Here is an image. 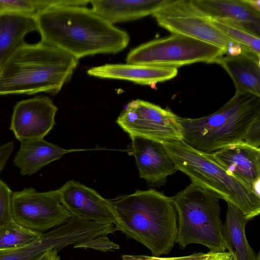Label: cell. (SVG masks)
Wrapping results in <instances>:
<instances>
[{
    "label": "cell",
    "mask_w": 260,
    "mask_h": 260,
    "mask_svg": "<svg viewBox=\"0 0 260 260\" xmlns=\"http://www.w3.org/2000/svg\"><path fill=\"white\" fill-rule=\"evenodd\" d=\"M41 41L77 59L101 53L115 54L128 45V34L82 6L51 5L35 17Z\"/></svg>",
    "instance_id": "obj_1"
},
{
    "label": "cell",
    "mask_w": 260,
    "mask_h": 260,
    "mask_svg": "<svg viewBox=\"0 0 260 260\" xmlns=\"http://www.w3.org/2000/svg\"><path fill=\"white\" fill-rule=\"evenodd\" d=\"M78 60L41 41L24 42L1 65L0 95L56 94L70 79Z\"/></svg>",
    "instance_id": "obj_2"
},
{
    "label": "cell",
    "mask_w": 260,
    "mask_h": 260,
    "mask_svg": "<svg viewBox=\"0 0 260 260\" xmlns=\"http://www.w3.org/2000/svg\"><path fill=\"white\" fill-rule=\"evenodd\" d=\"M116 229L148 248L153 256L167 254L176 243L177 213L171 198L153 189L108 200Z\"/></svg>",
    "instance_id": "obj_3"
},
{
    "label": "cell",
    "mask_w": 260,
    "mask_h": 260,
    "mask_svg": "<svg viewBox=\"0 0 260 260\" xmlns=\"http://www.w3.org/2000/svg\"><path fill=\"white\" fill-rule=\"evenodd\" d=\"M182 140L193 148L211 154L243 143L251 125L260 119V98L235 94L215 112L202 117H178Z\"/></svg>",
    "instance_id": "obj_4"
},
{
    "label": "cell",
    "mask_w": 260,
    "mask_h": 260,
    "mask_svg": "<svg viewBox=\"0 0 260 260\" xmlns=\"http://www.w3.org/2000/svg\"><path fill=\"white\" fill-rule=\"evenodd\" d=\"M177 170L192 183L211 190L240 210L249 220L260 213V195L228 173L209 154L201 152L183 140L162 142Z\"/></svg>",
    "instance_id": "obj_5"
},
{
    "label": "cell",
    "mask_w": 260,
    "mask_h": 260,
    "mask_svg": "<svg viewBox=\"0 0 260 260\" xmlns=\"http://www.w3.org/2000/svg\"><path fill=\"white\" fill-rule=\"evenodd\" d=\"M171 198L178 215L176 243L180 247L196 243L212 251L225 252L219 195L191 183Z\"/></svg>",
    "instance_id": "obj_6"
},
{
    "label": "cell",
    "mask_w": 260,
    "mask_h": 260,
    "mask_svg": "<svg viewBox=\"0 0 260 260\" xmlns=\"http://www.w3.org/2000/svg\"><path fill=\"white\" fill-rule=\"evenodd\" d=\"M214 45L187 36L173 34L132 50L126 63L175 68L197 62L215 63L226 55Z\"/></svg>",
    "instance_id": "obj_7"
},
{
    "label": "cell",
    "mask_w": 260,
    "mask_h": 260,
    "mask_svg": "<svg viewBox=\"0 0 260 260\" xmlns=\"http://www.w3.org/2000/svg\"><path fill=\"white\" fill-rule=\"evenodd\" d=\"M158 24L173 34L183 35L217 46L226 55L251 52L224 35L210 18L198 13L190 1H170L152 15Z\"/></svg>",
    "instance_id": "obj_8"
},
{
    "label": "cell",
    "mask_w": 260,
    "mask_h": 260,
    "mask_svg": "<svg viewBox=\"0 0 260 260\" xmlns=\"http://www.w3.org/2000/svg\"><path fill=\"white\" fill-rule=\"evenodd\" d=\"M11 209L16 222L41 234L65 224L72 216L61 203L58 190L39 192L29 187L13 192Z\"/></svg>",
    "instance_id": "obj_9"
},
{
    "label": "cell",
    "mask_w": 260,
    "mask_h": 260,
    "mask_svg": "<svg viewBox=\"0 0 260 260\" xmlns=\"http://www.w3.org/2000/svg\"><path fill=\"white\" fill-rule=\"evenodd\" d=\"M178 117L169 109L137 99L127 104L116 123L129 137H141L162 143L182 140Z\"/></svg>",
    "instance_id": "obj_10"
},
{
    "label": "cell",
    "mask_w": 260,
    "mask_h": 260,
    "mask_svg": "<svg viewBox=\"0 0 260 260\" xmlns=\"http://www.w3.org/2000/svg\"><path fill=\"white\" fill-rule=\"evenodd\" d=\"M57 110L46 96L20 101L14 107L9 129L20 142L44 139L55 124Z\"/></svg>",
    "instance_id": "obj_11"
},
{
    "label": "cell",
    "mask_w": 260,
    "mask_h": 260,
    "mask_svg": "<svg viewBox=\"0 0 260 260\" xmlns=\"http://www.w3.org/2000/svg\"><path fill=\"white\" fill-rule=\"evenodd\" d=\"M93 232L90 224L75 216L64 224L43 233L32 243L14 250L0 252V260H34L50 249L58 251L71 244L89 239Z\"/></svg>",
    "instance_id": "obj_12"
},
{
    "label": "cell",
    "mask_w": 260,
    "mask_h": 260,
    "mask_svg": "<svg viewBox=\"0 0 260 260\" xmlns=\"http://www.w3.org/2000/svg\"><path fill=\"white\" fill-rule=\"evenodd\" d=\"M58 190L62 205L72 216L102 224H114L117 218L108 200L96 190L74 180L67 182Z\"/></svg>",
    "instance_id": "obj_13"
},
{
    "label": "cell",
    "mask_w": 260,
    "mask_h": 260,
    "mask_svg": "<svg viewBox=\"0 0 260 260\" xmlns=\"http://www.w3.org/2000/svg\"><path fill=\"white\" fill-rule=\"evenodd\" d=\"M130 138L140 178L153 186L165 184L168 177L178 170L162 143L138 136Z\"/></svg>",
    "instance_id": "obj_14"
},
{
    "label": "cell",
    "mask_w": 260,
    "mask_h": 260,
    "mask_svg": "<svg viewBox=\"0 0 260 260\" xmlns=\"http://www.w3.org/2000/svg\"><path fill=\"white\" fill-rule=\"evenodd\" d=\"M209 154L228 173L259 194L260 148L243 142L228 146Z\"/></svg>",
    "instance_id": "obj_15"
},
{
    "label": "cell",
    "mask_w": 260,
    "mask_h": 260,
    "mask_svg": "<svg viewBox=\"0 0 260 260\" xmlns=\"http://www.w3.org/2000/svg\"><path fill=\"white\" fill-rule=\"evenodd\" d=\"M190 2L201 15L233 22L259 36L260 14L244 0H191Z\"/></svg>",
    "instance_id": "obj_16"
},
{
    "label": "cell",
    "mask_w": 260,
    "mask_h": 260,
    "mask_svg": "<svg viewBox=\"0 0 260 260\" xmlns=\"http://www.w3.org/2000/svg\"><path fill=\"white\" fill-rule=\"evenodd\" d=\"M87 73L98 78L127 80L154 88L156 83L175 77L178 69L138 64H106L92 67Z\"/></svg>",
    "instance_id": "obj_17"
},
{
    "label": "cell",
    "mask_w": 260,
    "mask_h": 260,
    "mask_svg": "<svg viewBox=\"0 0 260 260\" xmlns=\"http://www.w3.org/2000/svg\"><path fill=\"white\" fill-rule=\"evenodd\" d=\"M260 57L251 52L225 55L216 60L229 74L235 94H248L260 98Z\"/></svg>",
    "instance_id": "obj_18"
},
{
    "label": "cell",
    "mask_w": 260,
    "mask_h": 260,
    "mask_svg": "<svg viewBox=\"0 0 260 260\" xmlns=\"http://www.w3.org/2000/svg\"><path fill=\"white\" fill-rule=\"evenodd\" d=\"M169 2V0L90 1L92 11L112 24L153 15Z\"/></svg>",
    "instance_id": "obj_19"
},
{
    "label": "cell",
    "mask_w": 260,
    "mask_h": 260,
    "mask_svg": "<svg viewBox=\"0 0 260 260\" xmlns=\"http://www.w3.org/2000/svg\"><path fill=\"white\" fill-rule=\"evenodd\" d=\"M84 150L87 149H65L44 139L26 140L20 142L13 162L21 175L29 176L66 153Z\"/></svg>",
    "instance_id": "obj_20"
},
{
    "label": "cell",
    "mask_w": 260,
    "mask_h": 260,
    "mask_svg": "<svg viewBox=\"0 0 260 260\" xmlns=\"http://www.w3.org/2000/svg\"><path fill=\"white\" fill-rule=\"evenodd\" d=\"M226 219L223 228L224 244L234 260H259L246 238L245 228L249 220L233 204L227 203Z\"/></svg>",
    "instance_id": "obj_21"
},
{
    "label": "cell",
    "mask_w": 260,
    "mask_h": 260,
    "mask_svg": "<svg viewBox=\"0 0 260 260\" xmlns=\"http://www.w3.org/2000/svg\"><path fill=\"white\" fill-rule=\"evenodd\" d=\"M37 30L35 18L32 16L0 14V63L24 42L26 34Z\"/></svg>",
    "instance_id": "obj_22"
},
{
    "label": "cell",
    "mask_w": 260,
    "mask_h": 260,
    "mask_svg": "<svg viewBox=\"0 0 260 260\" xmlns=\"http://www.w3.org/2000/svg\"><path fill=\"white\" fill-rule=\"evenodd\" d=\"M41 234L14 220L0 229V252L26 246L38 239Z\"/></svg>",
    "instance_id": "obj_23"
},
{
    "label": "cell",
    "mask_w": 260,
    "mask_h": 260,
    "mask_svg": "<svg viewBox=\"0 0 260 260\" xmlns=\"http://www.w3.org/2000/svg\"><path fill=\"white\" fill-rule=\"evenodd\" d=\"M210 20L213 24L231 40L260 57L259 36L228 21L213 18H210Z\"/></svg>",
    "instance_id": "obj_24"
},
{
    "label": "cell",
    "mask_w": 260,
    "mask_h": 260,
    "mask_svg": "<svg viewBox=\"0 0 260 260\" xmlns=\"http://www.w3.org/2000/svg\"><path fill=\"white\" fill-rule=\"evenodd\" d=\"M44 8L43 0H0V14L35 17Z\"/></svg>",
    "instance_id": "obj_25"
},
{
    "label": "cell",
    "mask_w": 260,
    "mask_h": 260,
    "mask_svg": "<svg viewBox=\"0 0 260 260\" xmlns=\"http://www.w3.org/2000/svg\"><path fill=\"white\" fill-rule=\"evenodd\" d=\"M227 252H216L210 251L207 253H197L178 257H162L145 255H121V260H215L224 256Z\"/></svg>",
    "instance_id": "obj_26"
},
{
    "label": "cell",
    "mask_w": 260,
    "mask_h": 260,
    "mask_svg": "<svg viewBox=\"0 0 260 260\" xmlns=\"http://www.w3.org/2000/svg\"><path fill=\"white\" fill-rule=\"evenodd\" d=\"M12 191L0 178V229L13 221L11 209Z\"/></svg>",
    "instance_id": "obj_27"
},
{
    "label": "cell",
    "mask_w": 260,
    "mask_h": 260,
    "mask_svg": "<svg viewBox=\"0 0 260 260\" xmlns=\"http://www.w3.org/2000/svg\"><path fill=\"white\" fill-rule=\"evenodd\" d=\"M75 248H91L104 252L118 249L119 246L111 241L107 235H101L74 244Z\"/></svg>",
    "instance_id": "obj_28"
},
{
    "label": "cell",
    "mask_w": 260,
    "mask_h": 260,
    "mask_svg": "<svg viewBox=\"0 0 260 260\" xmlns=\"http://www.w3.org/2000/svg\"><path fill=\"white\" fill-rule=\"evenodd\" d=\"M243 143L260 148V119L255 121L250 127L245 136Z\"/></svg>",
    "instance_id": "obj_29"
},
{
    "label": "cell",
    "mask_w": 260,
    "mask_h": 260,
    "mask_svg": "<svg viewBox=\"0 0 260 260\" xmlns=\"http://www.w3.org/2000/svg\"><path fill=\"white\" fill-rule=\"evenodd\" d=\"M14 148L13 142H8L0 145V173L6 165Z\"/></svg>",
    "instance_id": "obj_30"
},
{
    "label": "cell",
    "mask_w": 260,
    "mask_h": 260,
    "mask_svg": "<svg viewBox=\"0 0 260 260\" xmlns=\"http://www.w3.org/2000/svg\"><path fill=\"white\" fill-rule=\"evenodd\" d=\"M56 249H50L44 252L34 260H60Z\"/></svg>",
    "instance_id": "obj_31"
},
{
    "label": "cell",
    "mask_w": 260,
    "mask_h": 260,
    "mask_svg": "<svg viewBox=\"0 0 260 260\" xmlns=\"http://www.w3.org/2000/svg\"><path fill=\"white\" fill-rule=\"evenodd\" d=\"M245 2L253 10L259 12H260V1L259 0H244Z\"/></svg>",
    "instance_id": "obj_32"
},
{
    "label": "cell",
    "mask_w": 260,
    "mask_h": 260,
    "mask_svg": "<svg viewBox=\"0 0 260 260\" xmlns=\"http://www.w3.org/2000/svg\"><path fill=\"white\" fill-rule=\"evenodd\" d=\"M215 260H232V256L230 252H227L224 256Z\"/></svg>",
    "instance_id": "obj_33"
},
{
    "label": "cell",
    "mask_w": 260,
    "mask_h": 260,
    "mask_svg": "<svg viewBox=\"0 0 260 260\" xmlns=\"http://www.w3.org/2000/svg\"><path fill=\"white\" fill-rule=\"evenodd\" d=\"M1 64L0 63V71H1Z\"/></svg>",
    "instance_id": "obj_34"
},
{
    "label": "cell",
    "mask_w": 260,
    "mask_h": 260,
    "mask_svg": "<svg viewBox=\"0 0 260 260\" xmlns=\"http://www.w3.org/2000/svg\"><path fill=\"white\" fill-rule=\"evenodd\" d=\"M232 260H234V259L233 258V257H232Z\"/></svg>",
    "instance_id": "obj_35"
}]
</instances>
